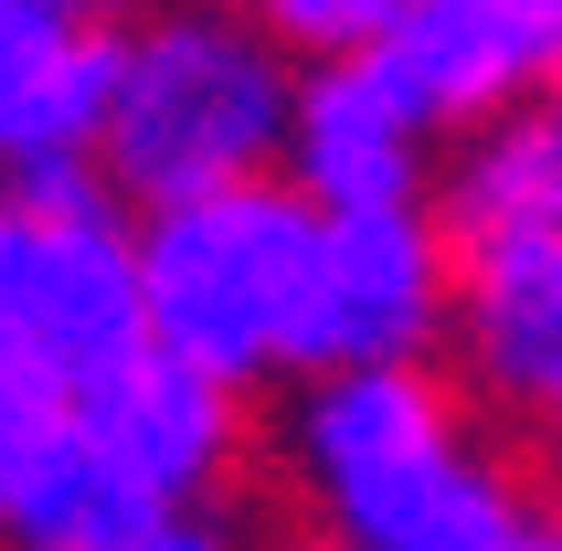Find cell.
I'll list each match as a JSON object with an SVG mask.
<instances>
[{
	"mask_svg": "<svg viewBox=\"0 0 562 551\" xmlns=\"http://www.w3.org/2000/svg\"><path fill=\"white\" fill-rule=\"evenodd\" d=\"M75 11H95V22H106V11H159V0H75Z\"/></svg>",
	"mask_w": 562,
	"mask_h": 551,
	"instance_id": "obj_16",
	"label": "cell"
},
{
	"mask_svg": "<svg viewBox=\"0 0 562 551\" xmlns=\"http://www.w3.org/2000/svg\"><path fill=\"white\" fill-rule=\"evenodd\" d=\"M404 0H255L245 22L277 43V54H308V64H340V54H382Z\"/></svg>",
	"mask_w": 562,
	"mask_h": 551,
	"instance_id": "obj_13",
	"label": "cell"
},
{
	"mask_svg": "<svg viewBox=\"0 0 562 551\" xmlns=\"http://www.w3.org/2000/svg\"><path fill=\"white\" fill-rule=\"evenodd\" d=\"M446 286H457V255H446L425 202L318 213L286 371H308V382H329V371H436Z\"/></svg>",
	"mask_w": 562,
	"mask_h": 551,
	"instance_id": "obj_4",
	"label": "cell"
},
{
	"mask_svg": "<svg viewBox=\"0 0 562 551\" xmlns=\"http://www.w3.org/2000/svg\"><path fill=\"white\" fill-rule=\"evenodd\" d=\"M446 339L468 350V382L499 414H552L562 403V234L457 255Z\"/></svg>",
	"mask_w": 562,
	"mask_h": 551,
	"instance_id": "obj_9",
	"label": "cell"
},
{
	"mask_svg": "<svg viewBox=\"0 0 562 551\" xmlns=\"http://www.w3.org/2000/svg\"><path fill=\"white\" fill-rule=\"evenodd\" d=\"M318 520H329V551H509L531 530V498H520L509 466H488L457 435L436 457L382 466L361 488L318 498Z\"/></svg>",
	"mask_w": 562,
	"mask_h": 551,
	"instance_id": "obj_10",
	"label": "cell"
},
{
	"mask_svg": "<svg viewBox=\"0 0 562 551\" xmlns=\"http://www.w3.org/2000/svg\"><path fill=\"white\" fill-rule=\"evenodd\" d=\"M286 191L308 213H382V202H425L436 170V117L404 95V75L382 54H340L308 64L286 86V149H277Z\"/></svg>",
	"mask_w": 562,
	"mask_h": 551,
	"instance_id": "obj_5",
	"label": "cell"
},
{
	"mask_svg": "<svg viewBox=\"0 0 562 551\" xmlns=\"http://www.w3.org/2000/svg\"><path fill=\"white\" fill-rule=\"evenodd\" d=\"M457 435L468 425H457V393L436 371H329L297 403V477H308V498H340L382 466L457 446Z\"/></svg>",
	"mask_w": 562,
	"mask_h": 551,
	"instance_id": "obj_11",
	"label": "cell"
},
{
	"mask_svg": "<svg viewBox=\"0 0 562 551\" xmlns=\"http://www.w3.org/2000/svg\"><path fill=\"white\" fill-rule=\"evenodd\" d=\"M382 64L436 127H488L509 106H541L562 64V0H404Z\"/></svg>",
	"mask_w": 562,
	"mask_h": 551,
	"instance_id": "obj_7",
	"label": "cell"
},
{
	"mask_svg": "<svg viewBox=\"0 0 562 551\" xmlns=\"http://www.w3.org/2000/svg\"><path fill=\"white\" fill-rule=\"evenodd\" d=\"M75 435L95 446V466L117 477L149 520H202V498L223 488V466H234V393H213L202 371L159 361V350H127L106 382L75 393Z\"/></svg>",
	"mask_w": 562,
	"mask_h": 551,
	"instance_id": "obj_6",
	"label": "cell"
},
{
	"mask_svg": "<svg viewBox=\"0 0 562 551\" xmlns=\"http://www.w3.org/2000/svg\"><path fill=\"white\" fill-rule=\"evenodd\" d=\"M286 86H297V64L245 11L159 0L127 32H106V95H95L86 170L106 181V202H138V213L277 181Z\"/></svg>",
	"mask_w": 562,
	"mask_h": 551,
	"instance_id": "obj_1",
	"label": "cell"
},
{
	"mask_svg": "<svg viewBox=\"0 0 562 551\" xmlns=\"http://www.w3.org/2000/svg\"><path fill=\"white\" fill-rule=\"evenodd\" d=\"M425 213H436L446 255L562 234V127H552V106H509V117L468 127V149L446 159Z\"/></svg>",
	"mask_w": 562,
	"mask_h": 551,
	"instance_id": "obj_12",
	"label": "cell"
},
{
	"mask_svg": "<svg viewBox=\"0 0 562 551\" xmlns=\"http://www.w3.org/2000/svg\"><path fill=\"white\" fill-rule=\"evenodd\" d=\"M509 551H562V530H552V520H541V509H531V530H520V541H509Z\"/></svg>",
	"mask_w": 562,
	"mask_h": 551,
	"instance_id": "obj_15",
	"label": "cell"
},
{
	"mask_svg": "<svg viewBox=\"0 0 562 551\" xmlns=\"http://www.w3.org/2000/svg\"><path fill=\"white\" fill-rule=\"evenodd\" d=\"M308 551H329V541H308Z\"/></svg>",
	"mask_w": 562,
	"mask_h": 551,
	"instance_id": "obj_18",
	"label": "cell"
},
{
	"mask_svg": "<svg viewBox=\"0 0 562 551\" xmlns=\"http://www.w3.org/2000/svg\"><path fill=\"white\" fill-rule=\"evenodd\" d=\"M213 11H255V0H213Z\"/></svg>",
	"mask_w": 562,
	"mask_h": 551,
	"instance_id": "obj_17",
	"label": "cell"
},
{
	"mask_svg": "<svg viewBox=\"0 0 562 551\" xmlns=\"http://www.w3.org/2000/svg\"><path fill=\"white\" fill-rule=\"evenodd\" d=\"M138 339V276H127V223L95 170H43L0 191V382L86 393Z\"/></svg>",
	"mask_w": 562,
	"mask_h": 551,
	"instance_id": "obj_3",
	"label": "cell"
},
{
	"mask_svg": "<svg viewBox=\"0 0 562 551\" xmlns=\"http://www.w3.org/2000/svg\"><path fill=\"white\" fill-rule=\"evenodd\" d=\"M308 202L286 181L202 191L170 202L127 234V276H138V339L159 361L202 371L213 393H245L266 371H286L297 339V286H308Z\"/></svg>",
	"mask_w": 562,
	"mask_h": 551,
	"instance_id": "obj_2",
	"label": "cell"
},
{
	"mask_svg": "<svg viewBox=\"0 0 562 551\" xmlns=\"http://www.w3.org/2000/svg\"><path fill=\"white\" fill-rule=\"evenodd\" d=\"M117 551H234L213 520H149V530H127Z\"/></svg>",
	"mask_w": 562,
	"mask_h": 551,
	"instance_id": "obj_14",
	"label": "cell"
},
{
	"mask_svg": "<svg viewBox=\"0 0 562 551\" xmlns=\"http://www.w3.org/2000/svg\"><path fill=\"white\" fill-rule=\"evenodd\" d=\"M95 95H106V22L75 0H0V191L86 170Z\"/></svg>",
	"mask_w": 562,
	"mask_h": 551,
	"instance_id": "obj_8",
	"label": "cell"
}]
</instances>
